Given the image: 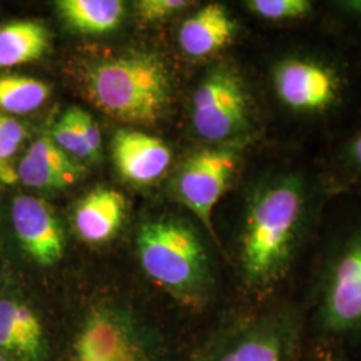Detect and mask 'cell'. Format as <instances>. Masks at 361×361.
<instances>
[{
	"instance_id": "obj_6",
	"label": "cell",
	"mask_w": 361,
	"mask_h": 361,
	"mask_svg": "<svg viewBox=\"0 0 361 361\" xmlns=\"http://www.w3.org/2000/svg\"><path fill=\"white\" fill-rule=\"evenodd\" d=\"M247 143L249 138L212 145L185 159L178 170L174 186L178 200L212 235L214 207L229 189Z\"/></svg>"
},
{
	"instance_id": "obj_10",
	"label": "cell",
	"mask_w": 361,
	"mask_h": 361,
	"mask_svg": "<svg viewBox=\"0 0 361 361\" xmlns=\"http://www.w3.org/2000/svg\"><path fill=\"white\" fill-rule=\"evenodd\" d=\"M111 153L121 177L137 185L158 180L171 162V152L166 143L135 130L116 131Z\"/></svg>"
},
{
	"instance_id": "obj_23",
	"label": "cell",
	"mask_w": 361,
	"mask_h": 361,
	"mask_svg": "<svg viewBox=\"0 0 361 361\" xmlns=\"http://www.w3.org/2000/svg\"><path fill=\"white\" fill-rule=\"evenodd\" d=\"M189 4L186 0H141L135 3V8L143 22H158L180 13Z\"/></svg>"
},
{
	"instance_id": "obj_11",
	"label": "cell",
	"mask_w": 361,
	"mask_h": 361,
	"mask_svg": "<svg viewBox=\"0 0 361 361\" xmlns=\"http://www.w3.org/2000/svg\"><path fill=\"white\" fill-rule=\"evenodd\" d=\"M18 180L38 190H59L74 185L85 174V168L52 141L42 137L30 146L16 166Z\"/></svg>"
},
{
	"instance_id": "obj_9",
	"label": "cell",
	"mask_w": 361,
	"mask_h": 361,
	"mask_svg": "<svg viewBox=\"0 0 361 361\" xmlns=\"http://www.w3.org/2000/svg\"><path fill=\"white\" fill-rule=\"evenodd\" d=\"M11 221L19 244L37 264L51 267L62 258L63 229L54 210L44 201L26 194L15 197Z\"/></svg>"
},
{
	"instance_id": "obj_13",
	"label": "cell",
	"mask_w": 361,
	"mask_h": 361,
	"mask_svg": "<svg viewBox=\"0 0 361 361\" xmlns=\"http://www.w3.org/2000/svg\"><path fill=\"white\" fill-rule=\"evenodd\" d=\"M126 213V198L114 189L98 188L78 204L74 225L82 240L104 244L119 231Z\"/></svg>"
},
{
	"instance_id": "obj_26",
	"label": "cell",
	"mask_w": 361,
	"mask_h": 361,
	"mask_svg": "<svg viewBox=\"0 0 361 361\" xmlns=\"http://www.w3.org/2000/svg\"><path fill=\"white\" fill-rule=\"evenodd\" d=\"M0 361H8L7 360V357H6V355H4V352H3V350H0Z\"/></svg>"
},
{
	"instance_id": "obj_20",
	"label": "cell",
	"mask_w": 361,
	"mask_h": 361,
	"mask_svg": "<svg viewBox=\"0 0 361 361\" xmlns=\"http://www.w3.org/2000/svg\"><path fill=\"white\" fill-rule=\"evenodd\" d=\"M245 7L255 16L273 23L302 20L313 13V3L310 0H249Z\"/></svg>"
},
{
	"instance_id": "obj_24",
	"label": "cell",
	"mask_w": 361,
	"mask_h": 361,
	"mask_svg": "<svg viewBox=\"0 0 361 361\" xmlns=\"http://www.w3.org/2000/svg\"><path fill=\"white\" fill-rule=\"evenodd\" d=\"M71 109H73L74 118L77 121L78 126H79V130H80L85 141L89 145L92 154L98 161L99 155H101L102 140H101V131H99L95 119L87 111H85L79 107H71Z\"/></svg>"
},
{
	"instance_id": "obj_4",
	"label": "cell",
	"mask_w": 361,
	"mask_h": 361,
	"mask_svg": "<svg viewBox=\"0 0 361 361\" xmlns=\"http://www.w3.org/2000/svg\"><path fill=\"white\" fill-rule=\"evenodd\" d=\"M273 94L284 111L304 119L326 116L345 99L348 80L340 65L320 54L286 52L271 67Z\"/></svg>"
},
{
	"instance_id": "obj_22",
	"label": "cell",
	"mask_w": 361,
	"mask_h": 361,
	"mask_svg": "<svg viewBox=\"0 0 361 361\" xmlns=\"http://www.w3.org/2000/svg\"><path fill=\"white\" fill-rule=\"evenodd\" d=\"M335 164L337 178L344 186L361 193V128L340 146Z\"/></svg>"
},
{
	"instance_id": "obj_8",
	"label": "cell",
	"mask_w": 361,
	"mask_h": 361,
	"mask_svg": "<svg viewBox=\"0 0 361 361\" xmlns=\"http://www.w3.org/2000/svg\"><path fill=\"white\" fill-rule=\"evenodd\" d=\"M74 361H152L138 326L119 310L98 308L82 324Z\"/></svg>"
},
{
	"instance_id": "obj_17",
	"label": "cell",
	"mask_w": 361,
	"mask_h": 361,
	"mask_svg": "<svg viewBox=\"0 0 361 361\" xmlns=\"http://www.w3.org/2000/svg\"><path fill=\"white\" fill-rule=\"evenodd\" d=\"M280 324H267L246 336L217 361H288L289 335Z\"/></svg>"
},
{
	"instance_id": "obj_21",
	"label": "cell",
	"mask_w": 361,
	"mask_h": 361,
	"mask_svg": "<svg viewBox=\"0 0 361 361\" xmlns=\"http://www.w3.org/2000/svg\"><path fill=\"white\" fill-rule=\"evenodd\" d=\"M50 138L65 152L66 154H71L74 158L85 162L97 161L79 130L73 109H68L65 114L59 118V121L55 122V125L52 126Z\"/></svg>"
},
{
	"instance_id": "obj_1",
	"label": "cell",
	"mask_w": 361,
	"mask_h": 361,
	"mask_svg": "<svg viewBox=\"0 0 361 361\" xmlns=\"http://www.w3.org/2000/svg\"><path fill=\"white\" fill-rule=\"evenodd\" d=\"M322 201L319 180L297 166L274 169L253 185L240 237L241 269L247 284L269 288L284 279Z\"/></svg>"
},
{
	"instance_id": "obj_25",
	"label": "cell",
	"mask_w": 361,
	"mask_h": 361,
	"mask_svg": "<svg viewBox=\"0 0 361 361\" xmlns=\"http://www.w3.org/2000/svg\"><path fill=\"white\" fill-rule=\"evenodd\" d=\"M338 13L348 18L352 23L361 28V0H343L332 3Z\"/></svg>"
},
{
	"instance_id": "obj_2",
	"label": "cell",
	"mask_w": 361,
	"mask_h": 361,
	"mask_svg": "<svg viewBox=\"0 0 361 361\" xmlns=\"http://www.w3.org/2000/svg\"><path fill=\"white\" fill-rule=\"evenodd\" d=\"M86 97L118 121L152 125L165 114L171 101V77L154 54H126L98 61L82 77Z\"/></svg>"
},
{
	"instance_id": "obj_18",
	"label": "cell",
	"mask_w": 361,
	"mask_h": 361,
	"mask_svg": "<svg viewBox=\"0 0 361 361\" xmlns=\"http://www.w3.org/2000/svg\"><path fill=\"white\" fill-rule=\"evenodd\" d=\"M51 94V87L37 78L0 75V113L23 116L38 110Z\"/></svg>"
},
{
	"instance_id": "obj_15",
	"label": "cell",
	"mask_w": 361,
	"mask_h": 361,
	"mask_svg": "<svg viewBox=\"0 0 361 361\" xmlns=\"http://www.w3.org/2000/svg\"><path fill=\"white\" fill-rule=\"evenodd\" d=\"M50 32L37 20L0 25V70L40 59L49 49Z\"/></svg>"
},
{
	"instance_id": "obj_14",
	"label": "cell",
	"mask_w": 361,
	"mask_h": 361,
	"mask_svg": "<svg viewBox=\"0 0 361 361\" xmlns=\"http://www.w3.org/2000/svg\"><path fill=\"white\" fill-rule=\"evenodd\" d=\"M43 349V329L37 314L15 300H0V350L23 360H37Z\"/></svg>"
},
{
	"instance_id": "obj_3",
	"label": "cell",
	"mask_w": 361,
	"mask_h": 361,
	"mask_svg": "<svg viewBox=\"0 0 361 361\" xmlns=\"http://www.w3.org/2000/svg\"><path fill=\"white\" fill-rule=\"evenodd\" d=\"M138 255L149 277L182 296L201 298L212 283L207 247L188 222H146L138 234Z\"/></svg>"
},
{
	"instance_id": "obj_5",
	"label": "cell",
	"mask_w": 361,
	"mask_h": 361,
	"mask_svg": "<svg viewBox=\"0 0 361 361\" xmlns=\"http://www.w3.org/2000/svg\"><path fill=\"white\" fill-rule=\"evenodd\" d=\"M192 125L195 134L212 145L249 138L255 113L237 68L221 63L204 75L192 98Z\"/></svg>"
},
{
	"instance_id": "obj_19",
	"label": "cell",
	"mask_w": 361,
	"mask_h": 361,
	"mask_svg": "<svg viewBox=\"0 0 361 361\" xmlns=\"http://www.w3.org/2000/svg\"><path fill=\"white\" fill-rule=\"evenodd\" d=\"M27 129L15 116L0 113V183L18 182L15 157L26 141Z\"/></svg>"
},
{
	"instance_id": "obj_12",
	"label": "cell",
	"mask_w": 361,
	"mask_h": 361,
	"mask_svg": "<svg viewBox=\"0 0 361 361\" xmlns=\"http://www.w3.org/2000/svg\"><path fill=\"white\" fill-rule=\"evenodd\" d=\"M237 30L235 19L224 4L209 3L182 23L180 49L193 58L213 55L232 43Z\"/></svg>"
},
{
	"instance_id": "obj_16",
	"label": "cell",
	"mask_w": 361,
	"mask_h": 361,
	"mask_svg": "<svg viewBox=\"0 0 361 361\" xmlns=\"http://www.w3.org/2000/svg\"><path fill=\"white\" fill-rule=\"evenodd\" d=\"M55 8L67 26L86 34L113 31L125 13L121 0H59Z\"/></svg>"
},
{
	"instance_id": "obj_7",
	"label": "cell",
	"mask_w": 361,
	"mask_h": 361,
	"mask_svg": "<svg viewBox=\"0 0 361 361\" xmlns=\"http://www.w3.org/2000/svg\"><path fill=\"white\" fill-rule=\"evenodd\" d=\"M322 319L331 331L361 326V225L336 246L324 271Z\"/></svg>"
}]
</instances>
